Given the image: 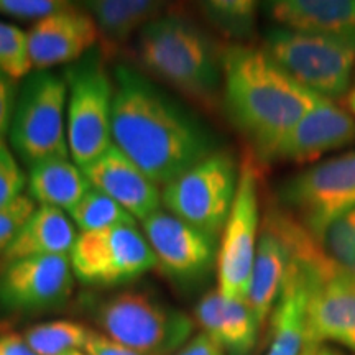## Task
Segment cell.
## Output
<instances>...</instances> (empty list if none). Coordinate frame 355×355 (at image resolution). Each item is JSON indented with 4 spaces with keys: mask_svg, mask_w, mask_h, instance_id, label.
Here are the masks:
<instances>
[{
    "mask_svg": "<svg viewBox=\"0 0 355 355\" xmlns=\"http://www.w3.org/2000/svg\"><path fill=\"white\" fill-rule=\"evenodd\" d=\"M28 196L40 206L69 212L91 189L83 168L71 158L44 159L30 168L26 180Z\"/></svg>",
    "mask_w": 355,
    "mask_h": 355,
    "instance_id": "603a6c76",
    "label": "cell"
},
{
    "mask_svg": "<svg viewBox=\"0 0 355 355\" xmlns=\"http://www.w3.org/2000/svg\"><path fill=\"white\" fill-rule=\"evenodd\" d=\"M64 355H87L84 350H74V352H69V354H64Z\"/></svg>",
    "mask_w": 355,
    "mask_h": 355,
    "instance_id": "ab89813d",
    "label": "cell"
},
{
    "mask_svg": "<svg viewBox=\"0 0 355 355\" xmlns=\"http://www.w3.org/2000/svg\"><path fill=\"white\" fill-rule=\"evenodd\" d=\"M201 10L217 32L235 42H245L255 33L259 3L254 0H211Z\"/></svg>",
    "mask_w": 355,
    "mask_h": 355,
    "instance_id": "484cf974",
    "label": "cell"
},
{
    "mask_svg": "<svg viewBox=\"0 0 355 355\" xmlns=\"http://www.w3.org/2000/svg\"><path fill=\"white\" fill-rule=\"evenodd\" d=\"M266 55L301 86L327 101L350 91L355 43L275 26L265 33Z\"/></svg>",
    "mask_w": 355,
    "mask_h": 355,
    "instance_id": "8992f818",
    "label": "cell"
},
{
    "mask_svg": "<svg viewBox=\"0 0 355 355\" xmlns=\"http://www.w3.org/2000/svg\"><path fill=\"white\" fill-rule=\"evenodd\" d=\"M355 141V119L322 99L279 141L272 159L306 163Z\"/></svg>",
    "mask_w": 355,
    "mask_h": 355,
    "instance_id": "e0dca14e",
    "label": "cell"
},
{
    "mask_svg": "<svg viewBox=\"0 0 355 355\" xmlns=\"http://www.w3.org/2000/svg\"><path fill=\"white\" fill-rule=\"evenodd\" d=\"M68 6L69 2L63 0H0V13L12 19L38 21Z\"/></svg>",
    "mask_w": 355,
    "mask_h": 355,
    "instance_id": "1f68e13d",
    "label": "cell"
},
{
    "mask_svg": "<svg viewBox=\"0 0 355 355\" xmlns=\"http://www.w3.org/2000/svg\"><path fill=\"white\" fill-rule=\"evenodd\" d=\"M69 261L74 277L89 286L123 285L157 266V257L137 225L79 232Z\"/></svg>",
    "mask_w": 355,
    "mask_h": 355,
    "instance_id": "8fae6325",
    "label": "cell"
},
{
    "mask_svg": "<svg viewBox=\"0 0 355 355\" xmlns=\"http://www.w3.org/2000/svg\"><path fill=\"white\" fill-rule=\"evenodd\" d=\"M290 263V243L279 230L277 222L273 220V217L268 214L265 227L260 232L245 301L260 327L272 316Z\"/></svg>",
    "mask_w": 355,
    "mask_h": 355,
    "instance_id": "ffe728a7",
    "label": "cell"
},
{
    "mask_svg": "<svg viewBox=\"0 0 355 355\" xmlns=\"http://www.w3.org/2000/svg\"><path fill=\"white\" fill-rule=\"evenodd\" d=\"M68 104L66 132L69 157L86 168L104 155L112 141L115 83L99 58L84 56L66 69Z\"/></svg>",
    "mask_w": 355,
    "mask_h": 355,
    "instance_id": "52a82bcc",
    "label": "cell"
},
{
    "mask_svg": "<svg viewBox=\"0 0 355 355\" xmlns=\"http://www.w3.org/2000/svg\"><path fill=\"white\" fill-rule=\"evenodd\" d=\"M76 239V225L68 212L50 206H38L2 255V260L8 265L40 257H69Z\"/></svg>",
    "mask_w": 355,
    "mask_h": 355,
    "instance_id": "7402d4cb",
    "label": "cell"
},
{
    "mask_svg": "<svg viewBox=\"0 0 355 355\" xmlns=\"http://www.w3.org/2000/svg\"><path fill=\"white\" fill-rule=\"evenodd\" d=\"M17 81L0 73V141L10 130L17 104Z\"/></svg>",
    "mask_w": 355,
    "mask_h": 355,
    "instance_id": "d6a6232c",
    "label": "cell"
},
{
    "mask_svg": "<svg viewBox=\"0 0 355 355\" xmlns=\"http://www.w3.org/2000/svg\"><path fill=\"white\" fill-rule=\"evenodd\" d=\"M140 63L181 94L212 105L222 84V53L184 17L162 15L140 32Z\"/></svg>",
    "mask_w": 355,
    "mask_h": 355,
    "instance_id": "3957f363",
    "label": "cell"
},
{
    "mask_svg": "<svg viewBox=\"0 0 355 355\" xmlns=\"http://www.w3.org/2000/svg\"><path fill=\"white\" fill-rule=\"evenodd\" d=\"M32 71L26 46V32L0 21V73L19 81Z\"/></svg>",
    "mask_w": 355,
    "mask_h": 355,
    "instance_id": "f1b7e54d",
    "label": "cell"
},
{
    "mask_svg": "<svg viewBox=\"0 0 355 355\" xmlns=\"http://www.w3.org/2000/svg\"><path fill=\"white\" fill-rule=\"evenodd\" d=\"M259 175L250 158L241 165L237 196L220 234L217 252V291L225 300L247 301L259 245Z\"/></svg>",
    "mask_w": 355,
    "mask_h": 355,
    "instance_id": "7c38bea8",
    "label": "cell"
},
{
    "mask_svg": "<svg viewBox=\"0 0 355 355\" xmlns=\"http://www.w3.org/2000/svg\"><path fill=\"white\" fill-rule=\"evenodd\" d=\"M26 184V178L8 148L7 141H0V207L19 199Z\"/></svg>",
    "mask_w": 355,
    "mask_h": 355,
    "instance_id": "4dcf8cb0",
    "label": "cell"
},
{
    "mask_svg": "<svg viewBox=\"0 0 355 355\" xmlns=\"http://www.w3.org/2000/svg\"><path fill=\"white\" fill-rule=\"evenodd\" d=\"M265 12L282 28L355 43V0H275Z\"/></svg>",
    "mask_w": 355,
    "mask_h": 355,
    "instance_id": "d6986e66",
    "label": "cell"
},
{
    "mask_svg": "<svg viewBox=\"0 0 355 355\" xmlns=\"http://www.w3.org/2000/svg\"><path fill=\"white\" fill-rule=\"evenodd\" d=\"M66 79L51 71H35L25 78L10 125L17 155L32 168L53 158H71L66 132Z\"/></svg>",
    "mask_w": 355,
    "mask_h": 355,
    "instance_id": "5b68a950",
    "label": "cell"
},
{
    "mask_svg": "<svg viewBox=\"0 0 355 355\" xmlns=\"http://www.w3.org/2000/svg\"><path fill=\"white\" fill-rule=\"evenodd\" d=\"M83 171L91 188L107 194L137 222L162 209V188L115 145Z\"/></svg>",
    "mask_w": 355,
    "mask_h": 355,
    "instance_id": "2e32d148",
    "label": "cell"
},
{
    "mask_svg": "<svg viewBox=\"0 0 355 355\" xmlns=\"http://www.w3.org/2000/svg\"><path fill=\"white\" fill-rule=\"evenodd\" d=\"M69 257H40L6 265L0 273V308L42 313L63 306L74 288Z\"/></svg>",
    "mask_w": 355,
    "mask_h": 355,
    "instance_id": "5bb4252c",
    "label": "cell"
},
{
    "mask_svg": "<svg viewBox=\"0 0 355 355\" xmlns=\"http://www.w3.org/2000/svg\"><path fill=\"white\" fill-rule=\"evenodd\" d=\"M91 329L74 321H50L35 324L25 331V340L37 355H64L84 350Z\"/></svg>",
    "mask_w": 355,
    "mask_h": 355,
    "instance_id": "d4e9b609",
    "label": "cell"
},
{
    "mask_svg": "<svg viewBox=\"0 0 355 355\" xmlns=\"http://www.w3.org/2000/svg\"><path fill=\"white\" fill-rule=\"evenodd\" d=\"M140 224L157 257V266L176 282H198L217 261V239L171 212L159 209Z\"/></svg>",
    "mask_w": 355,
    "mask_h": 355,
    "instance_id": "4fadbf2b",
    "label": "cell"
},
{
    "mask_svg": "<svg viewBox=\"0 0 355 355\" xmlns=\"http://www.w3.org/2000/svg\"><path fill=\"white\" fill-rule=\"evenodd\" d=\"M96 321L110 339L144 355H171L189 343L194 322L183 311L144 293L127 291L102 301Z\"/></svg>",
    "mask_w": 355,
    "mask_h": 355,
    "instance_id": "ba28073f",
    "label": "cell"
},
{
    "mask_svg": "<svg viewBox=\"0 0 355 355\" xmlns=\"http://www.w3.org/2000/svg\"><path fill=\"white\" fill-rule=\"evenodd\" d=\"M314 355H344V354L339 352V350L334 347H331V345L318 344L316 350H314Z\"/></svg>",
    "mask_w": 355,
    "mask_h": 355,
    "instance_id": "8d00e7d4",
    "label": "cell"
},
{
    "mask_svg": "<svg viewBox=\"0 0 355 355\" xmlns=\"http://www.w3.org/2000/svg\"><path fill=\"white\" fill-rule=\"evenodd\" d=\"M318 242L343 272L355 277V207L332 220Z\"/></svg>",
    "mask_w": 355,
    "mask_h": 355,
    "instance_id": "83f0119b",
    "label": "cell"
},
{
    "mask_svg": "<svg viewBox=\"0 0 355 355\" xmlns=\"http://www.w3.org/2000/svg\"><path fill=\"white\" fill-rule=\"evenodd\" d=\"M311 277L308 268L291 254L270 321V347L266 355H301L308 339Z\"/></svg>",
    "mask_w": 355,
    "mask_h": 355,
    "instance_id": "ac0fdd59",
    "label": "cell"
},
{
    "mask_svg": "<svg viewBox=\"0 0 355 355\" xmlns=\"http://www.w3.org/2000/svg\"><path fill=\"white\" fill-rule=\"evenodd\" d=\"M194 316L204 334L229 355H250L259 340L260 326L245 301L225 300L212 290L199 301Z\"/></svg>",
    "mask_w": 355,
    "mask_h": 355,
    "instance_id": "44dd1931",
    "label": "cell"
},
{
    "mask_svg": "<svg viewBox=\"0 0 355 355\" xmlns=\"http://www.w3.org/2000/svg\"><path fill=\"white\" fill-rule=\"evenodd\" d=\"M175 355H225V352L209 336L201 332V334L193 337L188 344L183 345Z\"/></svg>",
    "mask_w": 355,
    "mask_h": 355,
    "instance_id": "e575fe53",
    "label": "cell"
},
{
    "mask_svg": "<svg viewBox=\"0 0 355 355\" xmlns=\"http://www.w3.org/2000/svg\"><path fill=\"white\" fill-rule=\"evenodd\" d=\"M222 92L230 121L263 159H272L279 141L322 101L261 48L242 43L222 51Z\"/></svg>",
    "mask_w": 355,
    "mask_h": 355,
    "instance_id": "7a4b0ae2",
    "label": "cell"
},
{
    "mask_svg": "<svg viewBox=\"0 0 355 355\" xmlns=\"http://www.w3.org/2000/svg\"><path fill=\"white\" fill-rule=\"evenodd\" d=\"M35 209L37 204L28 194H21L13 202L0 207V255L6 254Z\"/></svg>",
    "mask_w": 355,
    "mask_h": 355,
    "instance_id": "f546056e",
    "label": "cell"
},
{
    "mask_svg": "<svg viewBox=\"0 0 355 355\" xmlns=\"http://www.w3.org/2000/svg\"><path fill=\"white\" fill-rule=\"evenodd\" d=\"M345 102H347V107L350 109V112H354L355 115V86L347 92V99H345Z\"/></svg>",
    "mask_w": 355,
    "mask_h": 355,
    "instance_id": "74e56055",
    "label": "cell"
},
{
    "mask_svg": "<svg viewBox=\"0 0 355 355\" xmlns=\"http://www.w3.org/2000/svg\"><path fill=\"white\" fill-rule=\"evenodd\" d=\"M84 8L94 19L105 48H114L162 17L165 3L155 0H92Z\"/></svg>",
    "mask_w": 355,
    "mask_h": 355,
    "instance_id": "cb8c5ba5",
    "label": "cell"
},
{
    "mask_svg": "<svg viewBox=\"0 0 355 355\" xmlns=\"http://www.w3.org/2000/svg\"><path fill=\"white\" fill-rule=\"evenodd\" d=\"M99 32L86 8L69 3L26 32V46L32 69L50 71L60 64L76 63L94 46Z\"/></svg>",
    "mask_w": 355,
    "mask_h": 355,
    "instance_id": "9a60e30c",
    "label": "cell"
},
{
    "mask_svg": "<svg viewBox=\"0 0 355 355\" xmlns=\"http://www.w3.org/2000/svg\"><path fill=\"white\" fill-rule=\"evenodd\" d=\"M318 344H306V347L301 355H314V350H316Z\"/></svg>",
    "mask_w": 355,
    "mask_h": 355,
    "instance_id": "f35d334b",
    "label": "cell"
},
{
    "mask_svg": "<svg viewBox=\"0 0 355 355\" xmlns=\"http://www.w3.org/2000/svg\"><path fill=\"white\" fill-rule=\"evenodd\" d=\"M277 224L311 277L306 344L331 343L355 354V277L343 272L295 217L279 214Z\"/></svg>",
    "mask_w": 355,
    "mask_h": 355,
    "instance_id": "277c9868",
    "label": "cell"
},
{
    "mask_svg": "<svg viewBox=\"0 0 355 355\" xmlns=\"http://www.w3.org/2000/svg\"><path fill=\"white\" fill-rule=\"evenodd\" d=\"M112 141L159 188L217 152L212 133L139 71L119 66Z\"/></svg>",
    "mask_w": 355,
    "mask_h": 355,
    "instance_id": "6da1fadb",
    "label": "cell"
},
{
    "mask_svg": "<svg viewBox=\"0 0 355 355\" xmlns=\"http://www.w3.org/2000/svg\"><path fill=\"white\" fill-rule=\"evenodd\" d=\"M68 216L81 232L137 225V220L122 206L94 188L84 194V198L68 212Z\"/></svg>",
    "mask_w": 355,
    "mask_h": 355,
    "instance_id": "4316f807",
    "label": "cell"
},
{
    "mask_svg": "<svg viewBox=\"0 0 355 355\" xmlns=\"http://www.w3.org/2000/svg\"><path fill=\"white\" fill-rule=\"evenodd\" d=\"M279 199L316 241L332 220L355 207V150L286 180Z\"/></svg>",
    "mask_w": 355,
    "mask_h": 355,
    "instance_id": "30bf717a",
    "label": "cell"
},
{
    "mask_svg": "<svg viewBox=\"0 0 355 355\" xmlns=\"http://www.w3.org/2000/svg\"><path fill=\"white\" fill-rule=\"evenodd\" d=\"M241 165L217 150L162 189L163 206L173 216L219 239L237 196Z\"/></svg>",
    "mask_w": 355,
    "mask_h": 355,
    "instance_id": "9c48e42d",
    "label": "cell"
},
{
    "mask_svg": "<svg viewBox=\"0 0 355 355\" xmlns=\"http://www.w3.org/2000/svg\"><path fill=\"white\" fill-rule=\"evenodd\" d=\"M0 355H37L24 336L15 332L0 334Z\"/></svg>",
    "mask_w": 355,
    "mask_h": 355,
    "instance_id": "d590c367",
    "label": "cell"
},
{
    "mask_svg": "<svg viewBox=\"0 0 355 355\" xmlns=\"http://www.w3.org/2000/svg\"><path fill=\"white\" fill-rule=\"evenodd\" d=\"M84 352L87 355H144L127 347V345L117 343V340L110 339L105 334H99V332L94 331H91Z\"/></svg>",
    "mask_w": 355,
    "mask_h": 355,
    "instance_id": "836d02e7",
    "label": "cell"
}]
</instances>
